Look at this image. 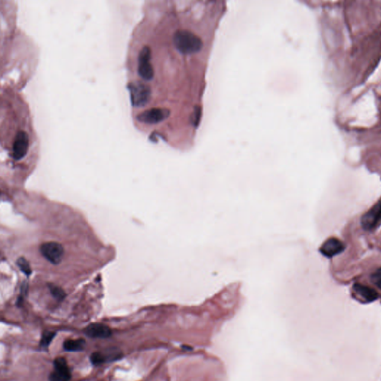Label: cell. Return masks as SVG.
Here are the masks:
<instances>
[{
    "mask_svg": "<svg viewBox=\"0 0 381 381\" xmlns=\"http://www.w3.org/2000/svg\"><path fill=\"white\" fill-rule=\"evenodd\" d=\"M56 333L52 332V331H46V332L43 333L41 340H40V346L48 347L53 340L54 337H56Z\"/></svg>",
    "mask_w": 381,
    "mask_h": 381,
    "instance_id": "cell-16",
    "label": "cell"
},
{
    "mask_svg": "<svg viewBox=\"0 0 381 381\" xmlns=\"http://www.w3.org/2000/svg\"><path fill=\"white\" fill-rule=\"evenodd\" d=\"M381 221V202L375 204L368 212L363 216L361 224L366 230L375 228Z\"/></svg>",
    "mask_w": 381,
    "mask_h": 381,
    "instance_id": "cell-9",
    "label": "cell"
},
{
    "mask_svg": "<svg viewBox=\"0 0 381 381\" xmlns=\"http://www.w3.org/2000/svg\"><path fill=\"white\" fill-rule=\"evenodd\" d=\"M344 249L343 243L338 239L333 237V238L326 240L322 245L320 251L323 256L328 258H332L341 253Z\"/></svg>",
    "mask_w": 381,
    "mask_h": 381,
    "instance_id": "cell-10",
    "label": "cell"
},
{
    "mask_svg": "<svg viewBox=\"0 0 381 381\" xmlns=\"http://www.w3.org/2000/svg\"><path fill=\"white\" fill-rule=\"evenodd\" d=\"M132 104L134 107H144L150 101L151 90L150 87L146 84L132 83L128 85Z\"/></svg>",
    "mask_w": 381,
    "mask_h": 381,
    "instance_id": "cell-3",
    "label": "cell"
},
{
    "mask_svg": "<svg viewBox=\"0 0 381 381\" xmlns=\"http://www.w3.org/2000/svg\"><path fill=\"white\" fill-rule=\"evenodd\" d=\"M53 363L54 370L49 375V381H69L71 372L66 360L63 357H58Z\"/></svg>",
    "mask_w": 381,
    "mask_h": 381,
    "instance_id": "cell-7",
    "label": "cell"
},
{
    "mask_svg": "<svg viewBox=\"0 0 381 381\" xmlns=\"http://www.w3.org/2000/svg\"><path fill=\"white\" fill-rule=\"evenodd\" d=\"M170 115L166 108H151L143 111L137 117V121L143 124H155L161 122Z\"/></svg>",
    "mask_w": 381,
    "mask_h": 381,
    "instance_id": "cell-5",
    "label": "cell"
},
{
    "mask_svg": "<svg viewBox=\"0 0 381 381\" xmlns=\"http://www.w3.org/2000/svg\"><path fill=\"white\" fill-rule=\"evenodd\" d=\"M40 251L42 256L52 264H59L64 256V248L57 242H47L40 246Z\"/></svg>",
    "mask_w": 381,
    "mask_h": 381,
    "instance_id": "cell-4",
    "label": "cell"
},
{
    "mask_svg": "<svg viewBox=\"0 0 381 381\" xmlns=\"http://www.w3.org/2000/svg\"><path fill=\"white\" fill-rule=\"evenodd\" d=\"M201 108L197 107L196 110H195V113H194L193 118H192V120H193V124H195L196 126L198 125V122H199V119L200 118H201Z\"/></svg>",
    "mask_w": 381,
    "mask_h": 381,
    "instance_id": "cell-18",
    "label": "cell"
},
{
    "mask_svg": "<svg viewBox=\"0 0 381 381\" xmlns=\"http://www.w3.org/2000/svg\"><path fill=\"white\" fill-rule=\"evenodd\" d=\"M17 266L20 268V270L23 272V273L26 275V276H30L32 273L31 270V266H30L29 263L28 261L26 260L25 258H20L17 262Z\"/></svg>",
    "mask_w": 381,
    "mask_h": 381,
    "instance_id": "cell-14",
    "label": "cell"
},
{
    "mask_svg": "<svg viewBox=\"0 0 381 381\" xmlns=\"http://www.w3.org/2000/svg\"><path fill=\"white\" fill-rule=\"evenodd\" d=\"M151 58V49L148 46H143L139 52L137 71L145 81H150L154 77V69L150 62Z\"/></svg>",
    "mask_w": 381,
    "mask_h": 381,
    "instance_id": "cell-2",
    "label": "cell"
},
{
    "mask_svg": "<svg viewBox=\"0 0 381 381\" xmlns=\"http://www.w3.org/2000/svg\"><path fill=\"white\" fill-rule=\"evenodd\" d=\"M49 289H50L52 295L55 298H57L58 300H63V298L66 296L64 291L62 288H59V287L51 285H49Z\"/></svg>",
    "mask_w": 381,
    "mask_h": 381,
    "instance_id": "cell-15",
    "label": "cell"
},
{
    "mask_svg": "<svg viewBox=\"0 0 381 381\" xmlns=\"http://www.w3.org/2000/svg\"><path fill=\"white\" fill-rule=\"evenodd\" d=\"M29 147V137L28 133L20 130L16 134L13 142L12 156L15 160H20L27 154Z\"/></svg>",
    "mask_w": 381,
    "mask_h": 381,
    "instance_id": "cell-6",
    "label": "cell"
},
{
    "mask_svg": "<svg viewBox=\"0 0 381 381\" xmlns=\"http://www.w3.org/2000/svg\"><path fill=\"white\" fill-rule=\"evenodd\" d=\"M353 290L357 293V294H358L360 296H361L363 299L367 302H373L378 298V293L372 288L365 286V285L356 284V285H353Z\"/></svg>",
    "mask_w": 381,
    "mask_h": 381,
    "instance_id": "cell-12",
    "label": "cell"
},
{
    "mask_svg": "<svg viewBox=\"0 0 381 381\" xmlns=\"http://www.w3.org/2000/svg\"><path fill=\"white\" fill-rule=\"evenodd\" d=\"M85 333L92 338H108L112 335V331L108 326L100 323L89 324L85 329Z\"/></svg>",
    "mask_w": 381,
    "mask_h": 381,
    "instance_id": "cell-11",
    "label": "cell"
},
{
    "mask_svg": "<svg viewBox=\"0 0 381 381\" xmlns=\"http://www.w3.org/2000/svg\"><path fill=\"white\" fill-rule=\"evenodd\" d=\"M173 43L181 53L194 54L199 52L204 46L199 36L188 30H178L174 34Z\"/></svg>",
    "mask_w": 381,
    "mask_h": 381,
    "instance_id": "cell-1",
    "label": "cell"
},
{
    "mask_svg": "<svg viewBox=\"0 0 381 381\" xmlns=\"http://www.w3.org/2000/svg\"><path fill=\"white\" fill-rule=\"evenodd\" d=\"M371 279L375 285L381 289V268L375 271V273L371 276Z\"/></svg>",
    "mask_w": 381,
    "mask_h": 381,
    "instance_id": "cell-17",
    "label": "cell"
},
{
    "mask_svg": "<svg viewBox=\"0 0 381 381\" xmlns=\"http://www.w3.org/2000/svg\"><path fill=\"white\" fill-rule=\"evenodd\" d=\"M85 340L84 339L78 340H68L63 343V348L65 350L69 352H79L82 351L85 347Z\"/></svg>",
    "mask_w": 381,
    "mask_h": 381,
    "instance_id": "cell-13",
    "label": "cell"
},
{
    "mask_svg": "<svg viewBox=\"0 0 381 381\" xmlns=\"http://www.w3.org/2000/svg\"><path fill=\"white\" fill-rule=\"evenodd\" d=\"M123 357V353L118 349H107L105 352H94L90 357L91 363L95 366L104 364L107 362L115 361Z\"/></svg>",
    "mask_w": 381,
    "mask_h": 381,
    "instance_id": "cell-8",
    "label": "cell"
}]
</instances>
